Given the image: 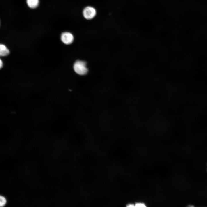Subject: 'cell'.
<instances>
[{
	"mask_svg": "<svg viewBox=\"0 0 207 207\" xmlns=\"http://www.w3.org/2000/svg\"><path fill=\"white\" fill-rule=\"evenodd\" d=\"M0 199V207H3L5 205L6 203V199L3 196L1 195Z\"/></svg>",
	"mask_w": 207,
	"mask_h": 207,
	"instance_id": "obj_6",
	"label": "cell"
},
{
	"mask_svg": "<svg viewBox=\"0 0 207 207\" xmlns=\"http://www.w3.org/2000/svg\"><path fill=\"white\" fill-rule=\"evenodd\" d=\"M3 62L1 60V59L0 60V68H1L2 67H3Z\"/></svg>",
	"mask_w": 207,
	"mask_h": 207,
	"instance_id": "obj_9",
	"label": "cell"
},
{
	"mask_svg": "<svg viewBox=\"0 0 207 207\" xmlns=\"http://www.w3.org/2000/svg\"><path fill=\"white\" fill-rule=\"evenodd\" d=\"M9 51L6 47L3 44L0 45V55L1 56H5L8 55Z\"/></svg>",
	"mask_w": 207,
	"mask_h": 207,
	"instance_id": "obj_4",
	"label": "cell"
},
{
	"mask_svg": "<svg viewBox=\"0 0 207 207\" xmlns=\"http://www.w3.org/2000/svg\"><path fill=\"white\" fill-rule=\"evenodd\" d=\"M26 2L29 7L31 8H34L38 6L39 0H26Z\"/></svg>",
	"mask_w": 207,
	"mask_h": 207,
	"instance_id": "obj_5",
	"label": "cell"
},
{
	"mask_svg": "<svg viewBox=\"0 0 207 207\" xmlns=\"http://www.w3.org/2000/svg\"><path fill=\"white\" fill-rule=\"evenodd\" d=\"M96 11L93 7L88 6L85 8L83 11V14L85 18L89 20L93 18L96 15Z\"/></svg>",
	"mask_w": 207,
	"mask_h": 207,
	"instance_id": "obj_2",
	"label": "cell"
},
{
	"mask_svg": "<svg viewBox=\"0 0 207 207\" xmlns=\"http://www.w3.org/2000/svg\"><path fill=\"white\" fill-rule=\"evenodd\" d=\"M135 205V207H146L144 204L142 203H137Z\"/></svg>",
	"mask_w": 207,
	"mask_h": 207,
	"instance_id": "obj_7",
	"label": "cell"
},
{
	"mask_svg": "<svg viewBox=\"0 0 207 207\" xmlns=\"http://www.w3.org/2000/svg\"><path fill=\"white\" fill-rule=\"evenodd\" d=\"M61 39L62 41L65 44L68 45L71 44L74 40V37L70 33L65 32L62 33Z\"/></svg>",
	"mask_w": 207,
	"mask_h": 207,
	"instance_id": "obj_3",
	"label": "cell"
},
{
	"mask_svg": "<svg viewBox=\"0 0 207 207\" xmlns=\"http://www.w3.org/2000/svg\"><path fill=\"white\" fill-rule=\"evenodd\" d=\"M73 67L75 72L80 75H85L88 71L86 63L84 61H76L74 64Z\"/></svg>",
	"mask_w": 207,
	"mask_h": 207,
	"instance_id": "obj_1",
	"label": "cell"
},
{
	"mask_svg": "<svg viewBox=\"0 0 207 207\" xmlns=\"http://www.w3.org/2000/svg\"><path fill=\"white\" fill-rule=\"evenodd\" d=\"M126 207H135V205L132 204H129L126 205Z\"/></svg>",
	"mask_w": 207,
	"mask_h": 207,
	"instance_id": "obj_8",
	"label": "cell"
}]
</instances>
